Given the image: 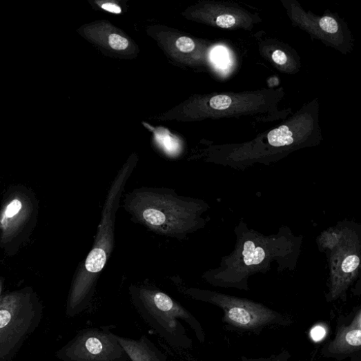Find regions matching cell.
<instances>
[{
  "instance_id": "16",
  "label": "cell",
  "mask_w": 361,
  "mask_h": 361,
  "mask_svg": "<svg viewBox=\"0 0 361 361\" xmlns=\"http://www.w3.org/2000/svg\"><path fill=\"white\" fill-rule=\"evenodd\" d=\"M325 335L326 331L322 326H315L311 331V337L316 342L322 340Z\"/></svg>"
},
{
  "instance_id": "15",
  "label": "cell",
  "mask_w": 361,
  "mask_h": 361,
  "mask_svg": "<svg viewBox=\"0 0 361 361\" xmlns=\"http://www.w3.org/2000/svg\"><path fill=\"white\" fill-rule=\"evenodd\" d=\"M88 351L92 354L100 353L103 349L101 341L97 338H90L86 343Z\"/></svg>"
},
{
  "instance_id": "1",
  "label": "cell",
  "mask_w": 361,
  "mask_h": 361,
  "mask_svg": "<svg viewBox=\"0 0 361 361\" xmlns=\"http://www.w3.org/2000/svg\"><path fill=\"white\" fill-rule=\"evenodd\" d=\"M234 231L236 243L233 251L222 257L218 267L202 275L213 285L247 289L250 277L266 274L274 264L279 271L286 269L296 253V240L284 228L277 234L266 235L249 228L242 219Z\"/></svg>"
},
{
  "instance_id": "11",
  "label": "cell",
  "mask_w": 361,
  "mask_h": 361,
  "mask_svg": "<svg viewBox=\"0 0 361 361\" xmlns=\"http://www.w3.org/2000/svg\"><path fill=\"white\" fill-rule=\"evenodd\" d=\"M195 42L186 37H180L175 41V49L181 53H190L195 48Z\"/></svg>"
},
{
  "instance_id": "10",
  "label": "cell",
  "mask_w": 361,
  "mask_h": 361,
  "mask_svg": "<svg viewBox=\"0 0 361 361\" xmlns=\"http://www.w3.org/2000/svg\"><path fill=\"white\" fill-rule=\"evenodd\" d=\"M228 317L233 321L243 325L249 324L252 320V317L249 311L240 306H234L229 309Z\"/></svg>"
},
{
  "instance_id": "3",
  "label": "cell",
  "mask_w": 361,
  "mask_h": 361,
  "mask_svg": "<svg viewBox=\"0 0 361 361\" xmlns=\"http://www.w3.org/2000/svg\"><path fill=\"white\" fill-rule=\"evenodd\" d=\"M322 140L320 103L315 97L283 125L271 131L266 144L242 147L223 154L219 164L242 170L255 163L269 165L295 150L317 146Z\"/></svg>"
},
{
  "instance_id": "9",
  "label": "cell",
  "mask_w": 361,
  "mask_h": 361,
  "mask_svg": "<svg viewBox=\"0 0 361 361\" xmlns=\"http://www.w3.org/2000/svg\"><path fill=\"white\" fill-rule=\"evenodd\" d=\"M155 306L162 311H170L174 307L173 300L167 294L160 291L151 292Z\"/></svg>"
},
{
  "instance_id": "7",
  "label": "cell",
  "mask_w": 361,
  "mask_h": 361,
  "mask_svg": "<svg viewBox=\"0 0 361 361\" xmlns=\"http://www.w3.org/2000/svg\"><path fill=\"white\" fill-rule=\"evenodd\" d=\"M330 251L331 297L335 300L358 276L361 266V247L356 234L344 228L340 240Z\"/></svg>"
},
{
  "instance_id": "8",
  "label": "cell",
  "mask_w": 361,
  "mask_h": 361,
  "mask_svg": "<svg viewBox=\"0 0 361 361\" xmlns=\"http://www.w3.org/2000/svg\"><path fill=\"white\" fill-rule=\"evenodd\" d=\"M361 350V329L355 326L343 327L328 347L334 354L349 353Z\"/></svg>"
},
{
  "instance_id": "13",
  "label": "cell",
  "mask_w": 361,
  "mask_h": 361,
  "mask_svg": "<svg viewBox=\"0 0 361 361\" xmlns=\"http://www.w3.org/2000/svg\"><path fill=\"white\" fill-rule=\"evenodd\" d=\"M109 45L115 50H124L128 46V41L122 37L113 34L109 37Z\"/></svg>"
},
{
  "instance_id": "2",
  "label": "cell",
  "mask_w": 361,
  "mask_h": 361,
  "mask_svg": "<svg viewBox=\"0 0 361 361\" xmlns=\"http://www.w3.org/2000/svg\"><path fill=\"white\" fill-rule=\"evenodd\" d=\"M126 211L157 235L184 240L204 228L211 209L204 200L178 194L173 188L144 187L128 193Z\"/></svg>"
},
{
  "instance_id": "4",
  "label": "cell",
  "mask_w": 361,
  "mask_h": 361,
  "mask_svg": "<svg viewBox=\"0 0 361 361\" xmlns=\"http://www.w3.org/2000/svg\"><path fill=\"white\" fill-rule=\"evenodd\" d=\"M134 166L122 168L113 182L107 196L101 223L92 249L83 266L79 269L72 291L73 298L85 296L99 275L113 253L115 245L116 213L125 184L133 173Z\"/></svg>"
},
{
  "instance_id": "6",
  "label": "cell",
  "mask_w": 361,
  "mask_h": 361,
  "mask_svg": "<svg viewBox=\"0 0 361 361\" xmlns=\"http://www.w3.org/2000/svg\"><path fill=\"white\" fill-rule=\"evenodd\" d=\"M38 203L34 193L25 187L17 186L6 194L0 215V240L9 255L19 250L35 228Z\"/></svg>"
},
{
  "instance_id": "12",
  "label": "cell",
  "mask_w": 361,
  "mask_h": 361,
  "mask_svg": "<svg viewBox=\"0 0 361 361\" xmlns=\"http://www.w3.org/2000/svg\"><path fill=\"white\" fill-rule=\"evenodd\" d=\"M215 21L216 25L220 28H231L237 23L238 19L232 14L224 13L216 17Z\"/></svg>"
},
{
  "instance_id": "5",
  "label": "cell",
  "mask_w": 361,
  "mask_h": 361,
  "mask_svg": "<svg viewBox=\"0 0 361 361\" xmlns=\"http://www.w3.org/2000/svg\"><path fill=\"white\" fill-rule=\"evenodd\" d=\"M284 6L292 23L305 31L313 41L344 55L353 51L355 41L352 32L338 13L326 10L322 15H318L305 10L295 0L286 1Z\"/></svg>"
},
{
  "instance_id": "14",
  "label": "cell",
  "mask_w": 361,
  "mask_h": 361,
  "mask_svg": "<svg viewBox=\"0 0 361 361\" xmlns=\"http://www.w3.org/2000/svg\"><path fill=\"white\" fill-rule=\"evenodd\" d=\"M213 59L215 63L221 68L225 67L228 64L226 51L221 47L216 48L213 51Z\"/></svg>"
},
{
  "instance_id": "17",
  "label": "cell",
  "mask_w": 361,
  "mask_h": 361,
  "mask_svg": "<svg viewBox=\"0 0 361 361\" xmlns=\"http://www.w3.org/2000/svg\"><path fill=\"white\" fill-rule=\"evenodd\" d=\"M102 8L109 12L119 14L121 12V8L117 6L113 3H106L102 5Z\"/></svg>"
}]
</instances>
